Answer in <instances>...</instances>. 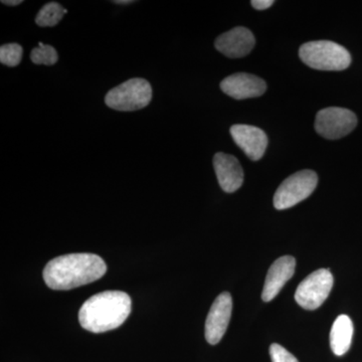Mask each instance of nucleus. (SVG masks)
I'll return each instance as SVG.
<instances>
[{"mask_svg":"<svg viewBox=\"0 0 362 362\" xmlns=\"http://www.w3.org/2000/svg\"><path fill=\"white\" fill-rule=\"evenodd\" d=\"M300 59L311 69L319 71H343L351 64V56L342 45L330 40H316L302 45Z\"/></svg>","mask_w":362,"mask_h":362,"instance_id":"3","label":"nucleus"},{"mask_svg":"<svg viewBox=\"0 0 362 362\" xmlns=\"http://www.w3.org/2000/svg\"><path fill=\"white\" fill-rule=\"evenodd\" d=\"M233 141L252 160L257 161L265 154L268 137L263 130L255 126L237 124L230 128Z\"/></svg>","mask_w":362,"mask_h":362,"instance_id":"9","label":"nucleus"},{"mask_svg":"<svg viewBox=\"0 0 362 362\" xmlns=\"http://www.w3.org/2000/svg\"><path fill=\"white\" fill-rule=\"evenodd\" d=\"M233 299L230 293L218 295L206 317V339L211 345L218 344L225 335L232 317Z\"/></svg>","mask_w":362,"mask_h":362,"instance_id":"8","label":"nucleus"},{"mask_svg":"<svg viewBox=\"0 0 362 362\" xmlns=\"http://www.w3.org/2000/svg\"><path fill=\"white\" fill-rule=\"evenodd\" d=\"M1 2L6 6H16L23 4V0H2Z\"/></svg>","mask_w":362,"mask_h":362,"instance_id":"20","label":"nucleus"},{"mask_svg":"<svg viewBox=\"0 0 362 362\" xmlns=\"http://www.w3.org/2000/svg\"><path fill=\"white\" fill-rule=\"evenodd\" d=\"M152 99V88L145 78L126 81L107 93L105 103L116 111H137L148 106Z\"/></svg>","mask_w":362,"mask_h":362,"instance_id":"4","label":"nucleus"},{"mask_svg":"<svg viewBox=\"0 0 362 362\" xmlns=\"http://www.w3.org/2000/svg\"><path fill=\"white\" fill-rule=\"evenodd\" d=\"M357 125V117L349 109L329 107L317 113L316 132L326 139L337 140L349 135Z\"/></svg>","mask_w":362,"mask_h":362,"instance_id":"7","label":"nucleus"},{"mask_svg":"<svg viewBox=\"0 0 362 362\" xmlns=\"http://www.w3.org/2000/svg\"><path fill=\"white\" fill-rule=\"evenodd\" d=\"M318 183V176L312 170L294 173L283 181L274 195V206L279 211L296 206L310 197Z\"/></svg>","mask_w":362,"mask_h":362,"instance_id":"5","label":"nucleus"},{"mask_svg":"<svg viewBox=\"0 0 362 362\" xmlns=\"http://www.w3.org/2000/svg\"><path fill=\"white\" fill-rule=\"evenodd\" d=\"M354 337V323L347 315H340L333 323L330 332V346L335 356L346 354Z\"/></svg>","mask_w":362,"mask_h":362,"instance_id":"14","label":"nucleus"},{"mask_svg":"<svg viewBox=\"0 0 362 362\" xmlns=\"http://www.w3.org/2000/svg\"><path fill=\"white\" fill-rule=\"evenodd\" d=\"M23 58V47L18 44H7L0 47V63L7 66L20 65Z\"/></svg>","mask_w":362,"mask_h":362,"instance_id":"17","label":"nucleus"},{"mask_svg":"<svg viewBox=\"0 0 362 362\" xmlns=\"http://www.w3.org/2000/svg\"><path fill=\"white\" fill-rule=\"evenodd\" d=\"M132 0H116V1H114V4H132Z\"/></svg>","mask_w":362,"mask_h":362,"instance_id":"21","label":"nucleus"},{"mask_svg":"<svg viewBox=\"0 0 362 362\" xmlns=\"http://www.w3.org/2000/svg\"><path fill=\"white\" fill-rule=\"evenodd\" d=\"M221 89L235 100L250 99L262 96L266 92L265 81L247 73L228 76L221 83Z\"/></svg>","mask_w":362,"mask_h":362,"instance_id":"11","label":"nucleus"},{"mask_svg":"<svg viewBox=\"0 0 362 362\" xmlns=\"http://www.w3.org/2000/svg\"><path fill=\"white\" fill-rule=\"evenodd\" d=\"M252 6L258 11H265L274 4L273 0H252Z\"/></svg>","mask_w":362,"mask_h":362,"instance_id":"19","label":"nucleus"},{"mask_svg":"<svg viewBox=\"0 0 362 362\" xmlns=\"http://www.w3.org/2000/svg\"><path fill=\"white\" fill-rule=\"evenodd\" d=\"M255 44L256 40L251 30L243 26L223 33L214 42L216 49L230 59L244 58L252 51Z\"/></svg>","mask_w":362,"mask_h":362,"instance_id":"10","label":"nucleus"},{"mask_svg":"<svg viewBox=\"0 0 362 362\" xmlns=\"http://www.w3.org/2000/svg\"><path fill=\"white\" fill-rule=\"evenodd\" d=\"M66 13L68 11L58 2H49L40 9L35 18V23L42 28H51L58 25Z\"/></svg>","mask_w":362,"mask_h":362,"instance_id":"15","label":"nucleus"},{"mask_svg":"<svg viewBox=\"0 0 362 362\" xmlns=\"http://www.w3.org/2000/svg\"><path fill=\"white\" fill-rule=\"evenodd\" d=\"M214 168L223 192L232 194L242 187L244 170L235 156L218 152L214 157Z\"/></svg>","mask_w":362,"mask_h":362,"instance_id":"12","label":"nucleus"},{"mask_svg":"<svg viewBox=\"0 0 362 362\" xmlns=\"http://www.w3.org/2000/svg\"><path fill=\"white\" fill-rule=\"evenodd\" d=\"M333 287V276L329 270L320 269L305 278L298 286L295 300L302 308L315 310L325 302Z\"/></svg>","mask_w":362,"mask_h":362,"instance_id":"6","label":"nucleus"},{"mask_svg":"<svg viewBox=\"0 0 362 362\" xmlns=\"http://www.w3.org/2000/svg\"><path fill=\"white\" fill-rule=\"evenodd\" d=\"M106 271V263L98 255H64L47 264L44 280L51 289L64 291L95 282L103 277Z\"/></svg>","mask_w":362,"mask_h":362,"instance_id":"1","label":"nucleus"},{"mask_svg":"<svg viewBox=\"0 0 362 362\" xmlns=\"http://www.w3.org/2000/svg\"><path fill=\"white\" fill-rule=\"evenodd\" d=\"M270 356L272 362H299L296 357L277 343L271 345Z\"/></svg>","mask_w":362,"mask_h":362,"instance_id":"18","label":"nucleus"},{"mask_svg":"<svg viewBox=\"0 0 362 362\" xmlns=\"http://www.w3.org/2000/svg\"><path fill=\"white\" fill-rule=\"evenodd\" d=\"M296 268V259L291 256L281 257L274 262L267 274L265 284H264L262 299L270 302L274 299L286 283L293 277Z\"/></svg>","mask_w":362,"mask_h":362,"instance_id":"13","label":"nucleus"},{"mask_svg":"<svg viewBox=\"0 0 362 362\" xmlns=\"http://www.w3.org/2000/svg\"><path fill=\"white\" fill-rule=\"evenodd\" d=\"M30 59L35 65L52 66L58 62L59 56L56 49L52 45L39 42V47L33 49Z\"/></svg>","mask_w":362,"mask_h":362,"instance_id":"16","label":"nucleus"},{"mask_svg":"<svg viewBox=\"0 0 362 362\" xmlns=\"http://www.w3.org/2000/svg\"><path fill=\"white\" fill-rule=\"evenodd\" d=\"M132 302L122 291H105L89 298L78 311V321L84 329L103 333L116 329L131 313Z\"/></svg>","mask_w":362,"mask_h":362,"instance_id":"2","label":"nucleus"}]
</instances>
